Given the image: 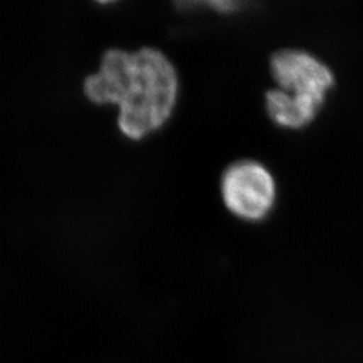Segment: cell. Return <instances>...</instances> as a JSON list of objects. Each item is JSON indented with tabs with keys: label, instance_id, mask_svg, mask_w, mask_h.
Masks as SVG:
<instances>
[{
	"label": "cell",
	"instance_id": "cell-1",
	"mask_svg": "<svg viewBox=\"0 0 363 363\" xmlns=\"http://www.w3.org/2000/svg\"><path fill=\"white\" fill-rule=\"evenodd\" d=\"M91 103L118 108L124 136L139 140L166 124L178 100L179 81L169 58L152 48L103 55L100 70L84 82Z\"/></svg>",
	"mask_w": 363,
	"mask_h": 363
},
{
	"label": "cell",
	"instance_id": "cell-2",
	"mask_svg": "<svg viewBox=\"0 0 363 363\" xmlns=\"http://www.w3.org/2000/svg\"><path fill=\"white\" fill-rule=\"evenodd\" d=\"M225 206L242 220H264L276 202V182L264 164L240 160L225 169L220 181Z\"/></svg>",
	"mask_w": 363,
	"mask_h": 363
},
{
	"label": "cell",
	"instance_id": "cell-3",
	"mask_svg": "<svg viewBox=\"0 0 363 363\" xmlns=\"http://www.w3.org/2000/svg\"><path fill=\"white\" fill-rule=\"evenodd\" d=\"M271 73L279 89L325 103L334 86V73L318 57L298 49L273 54Z\"/></svg>",
	"mask_w": 363,
	"mask_h": 363
},
{
	"label": "cell",
	"instance_id": "cell-4",
	"mask_svg": "<svg viewBox=\"0 0 363 363\" xmlns=\"http://www.w3.org/2000/svg\"><path fill=\"white\" fill-rule=\"evenodd\" d=\"M265 104L268 115L277 125L298 130L311 123L323 103L276 88L267 93Z\"/></svg>",
	"mask_w": 363,
	"mask_h": 363
},
{
	"label": "cell",
	"instance_id": "cell-5",
	"mask_svg": "<svg viewBox=\"0 0 363 363\" xmlns=\"http://www.w3.org/2000/svg\"><path fill=\"white\" fill-rule=\"evenodd\" d=\"M208 6L218 13H232L237 4L233 1H208Z\"/></svg>",
	"mask_w": 363,
	"mask_h": 363
}]
</instances>
